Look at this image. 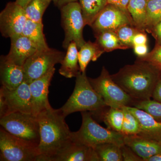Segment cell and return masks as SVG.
<instances>
[{"label": "cell", "mask_w": 161, "mask_h": 161, "mask_svg": "<svg viewBox=\"0 0 161 161\" xmlns=\"http://www.w3.org/2000/svg\"><path fill=\"white\" fill-rule=\"evenodd\" d=\"M76 78L73 93L59 109L64 117L76 112H95L108 106L92 86L86 72H79Z\"/></svg>", "instance_id": "cell-3"}, {"label": "cell", "mask_w": 161, "mask_h": 161, "mask_svg": "<svg viewBox=\"0 0 161 161\" xmlns=\"http://www.w3.org/2000/svg\"><path fill=\"white\" fill-rule=\"evenodd\" d=\"M152 98L153 100L161 102V70L158 80L153 90Z\"/></svg>", "instance_id": "cell-34"}, {"label": "cell", "mask_w": 161, "mask_h": 161, "mask_svg": "<svg viewBox=\"0 0 161 161\" xmlns=\"http://www.w3.org/2000/svg\"><path fill=\"white\" fill-rule=\"evenodd\" d=\"M85 25L92 26L96 18L107 6V0H79Z\"/></svg>", "instance_id": "cell-24"}, {"label": "cell", "mask_w": 161, "mask_h": 161, "mask_svg": "<svg viewBox=\"0 0 161 161\" xmlns=\"http://www.w3.org/2000/svg\"><path fill=\"white\" fill-rule=\"evenodd\" d=\"M147 0H130L127 9L136 27L141 30L147 28Z\"/></svg>", "instance_id": "cell-22"}, {"label": "cell", "mask_w": 161, "mask_h": 161, "mask_svg": "<svg viewBox=\"0 0 161 161\" xmlns=\"http://www.w3.org/2000/svg\"><path fill=\"white\" fill-rule=\"evenodd\" d=\"M60 64L61 65L59 70V74L65 78L76 77L80 72L78 47L74 41L69 45L66 54Z\"/></svg>", "instance_id": "cell-20"}, {"label": "cell", "mask_w": 161, "mask_h": 161, "mask_svg": "<svg viewBox=\"0 0 161 161\" xmlns=\"http://www.w3.org/2000/svg\"><path fill=\"white\" fill-rule=\"evenodd\" d=\"M11 46L6 59L17 65L23 66L26 60L38 49L28 38L23 34L10 38Z\"/></svg>", "instance_id": "cell-14"}, {"label": "cell", "mask_w": 161, "mask_h": 161, "mask_svg": "<svg viewBox=\"0 0 161 161\" xmlns=\"http://www.w3.org/2000/svg\"><path fill=\"white\" fill-rule=\"evenodd\" d=\"M147 28L153 29L161 21V0H147Z\"/></svg>", "instance_id": "cell-29"}, {"label": "cell", "mask_w": 161, "mask_h": 161, "mask_svg": "<svg viewBox=\"0 0 161 161\" xmlns=\"http://www.w3.org/2000/svg\"><path fill=\"white\" fill-rule=\"evenodd\" d=\"M22 34L28 38L35 44L38 50L49 47L43 34L42 23H37L27 19Z\"/></svg>", "instance_id": "cell-21"}, {"label": "cell", "mask_w": 161, "mask_h": 161, "mask_svg": "<svg viewBox=\"0 0 161 161\" xmlns=\"http://www.w3.org/2000/svg\"><path fill=\"white\" fill-rule=\"evenodd\" d=\"M0 124L10 134L39 145L40 126L37 117L32 114L12 112L1 117Z\"/></svg>", "instance_id": "cell-7"}, {"label": "cell", "mask_w": 161, "mask_h": 161, "mask_svg": "<svg viewBox=\"0 0 161 161\" xmlns=\"http://www.w3.org/2000/svg\"><path fill=\"white\" fill-rule=\"evenodd\" d=\"M27 18L25 9L14 2H9L0 13L2 36L11 38L22 34Z\"/></svg>", "instance_id": "cell-11"}, {"label": "cell", "mask_w": 161, "mask_h": 161, "mask_svg": "<svg viewBox=\"0 0 161 161\" xmlns=\"http://www.w3.org/2000/svg\"><path fill=\"white\" fill-rule=\"evenodd\" d=\"M90 112L93 118L103 121L108 129L121 133L124 119V110L122 108L106 106L102 109Z\"/></svg>", "instance_id": "cell-19"}, {"label": "cell", "mask_w": 161, "mask_h": 161, "mask_svg": "<svg viewBox=\"0 0 161 161\" xmlns=\"http://www.w3.org/2000/svg\"><path fill=\"white\" fill-rule=\"evenodd\" d=\"M61 24L65 33L62 46L67 49L70 43L75 42L80 49L85 43L83 30L86 26L81 7L78 2L66 4L60 8Z\"/></svg>", "instance_id": "cell-8"}, {"label": "cell", "mask_w": 161, "mask_h": 161, "mask_svg": "<svg viewBox=\"0 0 161 161\" xmlns=\"http://www.w3.org/2000/svg\"><path fill=\"white\" fill-rule=\"evenodd\" d=\"M139 59L152 64L161 70V44H157L152 52Z\"/></svg>", "instance_id": "cell-32"}, {"label": "cell", "mask_w": 161, "mask_h": 161, "mask_svg": "<svg viewBox=\"0 0 161 161\" xmlns=\"http://www.w3.org/2000/svg\"><path fill=\"white\" fill-rule=\"evenodd\" d=\"M137 118L141 131L138 135L161 143V122L147 112L132 106H125Z\"/></svg>", "instance_id": "cell-16"}, {"label": "cell", "mask_w": 161, "mask_h": 161, "mask_svg": "<svg viewBox=\"0 0 161 161\" xmlns=\"http://www.w3.org/2000/svg\"><path fill=\"white\" fill-rule=\"evenodd\" d=\"M78 51V62L80 71L86 72L88 64L90 61H95L104 53L98 43L86 42Z\"/></svg>", "instance_id": "cell-23"}, {"label": "cell", "mask_w": 161, "mask_h": 161, "mask_svg": "<svg viewBox=\"0 0 161 161\" xmlns=\"http://www.w3.org/2000/svg\"><path fill=\"white\" fill-rule=\"evenodd\" d=\"M53 0H32L25 8L27 19L42 23V18L44 12Z\"/></svg>", "instance_id": "cell-27"}, {"label": "cell", "mask_w": 161, "mask_h": 161, "mask_svg": "<svg viewBox=\"0 0 161 161\" xmlns=\"http://www.w3.org/2000/svg\"><path fill=\"white\" fill-rule=\"evenodd\" d=\"M78 0H58V5L57 6L59 7V8H61L62 6L66 4H68V3H73V2H77Z\"/></svg>", "instance_id": "cell-38"}, {"label": "cell", "mask_w": 161, "mask_h": 161, "mask_svg": "<svg viewBox=\"0 0 161 161\" xmlns=\"http://www.w3.org/2000/svg\"><path fill=\"white\" fill-rule=\"evenodd\" d=\"M153 33L157 41V44H161V21L153 28Z\"/></svg>", "instance_id": "cell-37"}, {"label": "cell", "mask_w": 161, "mask_h": 161, "mask_svg": "<svg viewBox=\"0 0 161 161\" xmlns=\"http://www.w3.org/2000/svg\"><path fill=\"white\" fill-rule=\"evenodd\" d=\"M107 1H108V4L115 5V6L119 7V8L122 9L121 6L120 0H107Z\"/></svg>", "instance_id": "cell-42"}, {"label": "cell", "mask_w": 161, "mask_h": 161, "mask_svg": "<svg viewBox=\"0 0 161 161\" xmlns=\"http://www.w3.org/2000/svg\"><path fill=\"white\" fill-rule=\"evenodd\" d=\"M53 2L55 5L57 6V5H58V0H53Z\"/></svg>", "instance_id": "cell-43"}, {"label": "cell", "mask_w": 161, "mask_h": 161, "mask_svg": "<svg viewBox=\"0 0 161 161\" xmlns=\"http://www.w3.org/2000/svg\"><path fill=\"white\" fill-rule=\"evenodd\" d=\"M0 95L3 96L6 103V115L14 112L32 114L31 94L29 83L26 80H24L14 90L1 86Z\"/></svg>", "instance_id": "cell-12"}, {"label": "cell", "mask_w": 161, "mask_h": 161, "mask_svg": "<svg viewBox=\"0 0 161 161\" xmlns=\"http://www.w3.org/2000/svg\"><path fill=\"white\" fill-rule=\"evenodd\" d=\"M120 1L122 9L127 13L129 14L128 9H127V6H128V3H129L130 0H120Z\"/></svg>", "instance_id": "cell-40"}, {"label": "cell", "mask_w": 161, "mask_h": 161, "mask_svg": "<svg viewBox=\"0 0 161 161\" xmlns=\"http://www.w3.org/2000/svg\"><path fill=\"white\" fill-rule=\"evenodd\" d=\"M121 108L124 110V119L121 133L124 136L138 135L141 127L138 119L125 107Z\"/></svg>", "instance_id": "cell-28"}, {"label": "cell", "mask_w": 161, "mask_h": 161, "mask_svg": "<svg viewBox=\"0 0 161 161\" xmlns=\"http://www.w3.org/2000/svg\"><path fill=\"white\" fill-rule=\"evenodd\" d=\"M55 70V68H53L46 75L29 83L32 114L35 116L51 107L48 100L49 87Z\"/></svg>", "instance_id": "cell-13"}, {"label": "cell", "mask_w": 161, "mask_h": 161, "mask_svg": "<svg viewBox=\"0 0 161 161\" xmlns=\"http://www.w3.org/2000/svg\"><path fill=\"white\" fill-rule=\"evenodd\" d=\"M82 124L77 132H72L74 142L94 148L104 143H113L119 146L124 144L121 133L106 129L95 120L89 112H81Z\"/></svg>", "instance_id": "cell-4"}, {"label": "cell", "mask_w": 161, "mask_h": 161, "mask_svg": "<svg viewBox=\"0 0 161 161\" xmlns=\"http://www.w3.org/2000/svg\"><path fill=\"white\" fill-rule=\"evenodd\" d=\"M99 161H122L121 146L113 143H104L94 148Z\"/></svg>", "instance_id": "cell-25"}, {"label": "cell", "mask_w": 161, "mask_h": 161, "mask_svg": "<svg viewBox=\"0 0 161 161\" xmlns=\"http://www.w3.org/2000/svg\"><path fill=\"white\" fill-rule=\"evenodd\" d=\"M147 38L146 34L142 31L137 33L134 36L132 40L133 46L136 45H142V44H147Z\"/></svg>", "instance_id": "cell-35"}, {"label": "cell", "mask_w": 161, "mask_h": 161, "mask_svg": "<svg viewBox=\"0 0 161 161\" xmlns=\"http://www.w3.org/2000/svg\"><path fill=\"white\" fill-rule=\"evenodd\" d=\"M160 72L155 65L139 58L133 64L124 66L111 77L136 102L152 98Z\"/></svg>", "instance_id": "cell-2"}, {"label": "cell", "mask_w": 161, "mask_h": 161, "mask_svg": "<svg viewBox=\"0 0 161 161\" xmlns=\"http://www.w3.org/2000/svg\"><path fill=\"white\" fill-rule=\"evenodd\" d=\"M122 155L124 161H143L130 147L124 144L121 146Z\"/></svg>", "instance_id": "cell-33"}, {"label": "cell", "mask_w": 161, "mask_h": 161, "mask_svg": "<svg viewBox=\"0 0 161 161\" xmlns=\"http://www.w3.org/2000/svg\"><path fill=\"white\" fill-rule=\"evenodd\" d=\"M135 53L139 58L145 57L148 53V48L147 44L134 45L133 47Z\"/></svg>", "instance_id": "cell-36"}, {"label": "cell", "mask_w": 161, "mask_h": 161, "mask_svg": "<svg viewBox=\"0 0 161 161\" xmlns=\"http://www.w3.org/2000/svg\"><path fill=\"white\" fill-rule=\"evenodd\" d=\"M37 117L40 134L37 161H51L73 142L72 132L59 109L50 107L40 112Z\"/></svg>", "instance_id": "cell-1"}, {"label": "cell", "mask_w": 161, "mask_h": 161, "mask_svg": "<svg viewBox=\"0 0 161 161\" xmlns=\"http://www.w3.org/2000/svg\"><path fill=\"white\" fill-rule=\"evenodd\" d=\"M127 25L135 26L130 15L115 5L108 4L91 26L95 35L106 31H115Z\"/></svg>", "instance_id": "cell-10"}, {"label": "cell", "mask_w": 161, "mask_h": 161, "mask_svg": "<svg viewBox=\"0 0 161 161\" xmlns=\"http://www.w3.org/2000/svg\"><path fill=\"white\" fill-rule=\"evenodd\" d=\"M51 161H99L94 148L73 142Z\"/></svg>", "instance_id": "cell-15"}, {"label": "cell", "mask_w": 161, "mask_h": 161, "mask_svg": "<svg viewBox=\"0 0 161 161\" xmlns=\"http://www.w3.org/2000/svg\"><path fill=\"white\" fill-rule=\"evenodd\" d=\"M64 56L63 52L50 47L38 50L23 65L25 80L30 83L46 75L56 64L61 63Z\"/></svg>", "instance_id": "cell-9"}, {"label": "cell", "mask_w": 161, "mask_h": 161, "mask_svg": "<svg viewBox=\"0 0 161 161\" xmlns=\"http://www.w3.org/2000/svg\"><path fill=\"white\" fill-rule=\"evenodd\" d=\"M31 1L32 0H16L15 2L25 9Z\"/></svg>", "instance_id": "cell-39"}, {"label": "cell", "mask_w": 161, "mask_h": 161, "mask_svg": "<svg viewBox=\"0 0 161 161\" xmlns=\"http://www.w3.org/2000/svg\"><path fill=\"white\" fill-rule=\"evenodd\" d=\"M88 78L93 88L108 106L121 108L123 106L132 107L135 103V101L113 80L104 66L98 78Z\"/></svg>", "instance_id": "cell-6"}, {"label": "cell", "mask_w": 161, "mask_h": 161, "mask_svg": "<svg viewBox=\"0 0 161 161\" xmlns=\"http://www.w3.org/2000/svg\"><path fill=\"white\" fill-rule=\"evenodd\" d=\"M142 31L133 25H127L122 26L115 32L121 43L128 48L133 47L132 40L135 35Z\"/></svg>", "instance_id": "cell-31"}, {"label": "cell", "mask_w": 161, "mask_h": 161, "mask_svg": "<svg viewBox=\"0 0 161 161\" xmlns=\"http://www.w3.org/2000/svg\"><path fill=\"white\" fill-rule=\"evenodd\" d=\"M96 42L104 52H110L117 49H127L119 39L115 31H106L95 35Z\"/></svg>", "instance_id": "cell-26"}, {"label": "cell", "mask_w": 161, "mask_h": 161, "mask_svg": "<svg viewBox=\"0 0 161 161\" xmlns=\"http://www.w3.org/2000/svg\"><path fill=\"white\" fill-rule=\"evenodd\" d=\"M124 144L147 161L153 156L161 152V143L138 135L124 136Z\"/></svg>", "instance_id": "cell-18"}, {"label": "cell", "mask_w": 161, "mask_h": 161, "mask_svg": "<svg viewBox=\"0 0 161 161\" xmlns=\"http://www.w3.org/2000/svg\"><path fill=\"white\" fill-rule=\"evenodd\" d=\"M38 145L0 130V160L37 161Z\"/></svg>", "instance_id": "cell-5"}, {"label": "cell", "mask_w": 161, "mask_h": 161, "mask_svg": "<svg viewBox=\"0 0 161 161\" xmlns=\"http://www.w3.org/2000/svg\"><path fill=\"white\" fill-rule=\"evenodd\" d=\"M147 112L156 120L161 122V102L153 100L140 101L133 106Z\"/></svg>", "instance_id": "cell-30"}, {"label": "cell", "mask_w": 161, "mask_h": 161, "mask_svg": "<svg viewBox=\"0 0 161 161\" xmlns=\"http://www.w3.org/2000/svg\"><path fill=\"white\" fill-rule=\"evenodd\" d=\"M0 75L2 86L9 90L16 88L25 80L23 67L7 60L5 56L1 57Z\"/></svg>", "instance_id": "cell-17"}, {"label": "cell", "mask_w": 161, "mask_h": 161, "mask_svg": "<svg viewBox=\"0 0 161 161\" xmlns=\"http://www.w3.org/2000/svg\"><path fill=\"white\" fill-rule=\"evenodd\" d=\"M147 161H161V152L147 159Z\"/></svg>", "instance_id": "cell-41"}]
</instances>
